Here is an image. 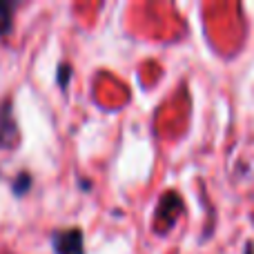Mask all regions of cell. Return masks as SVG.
I'll return each mask as SVG.
<instances>
[{"label": "cell", "mask_w": 254, "mask_h": 254, "mask_svg": "<svg viewBox=\"0 0 254 254\" xmlns=\"http://www.w3.org/2000/svg\"><path fill=\"white\" fill-rule=\"evenodd\" d=\"M54 250L56 254H85L83 232L80 230H63L54 234Z\"/></svg>", "instance_id": "cell-1"}, {"label": "cell", "mask_w": 254, "mask_h": 254, "mask_svg": "<svg viewBox=\"0 0 254 254\" xmlns=\"http://www.w3.org/2000/svg\"><path fill=\"white\" fill-rule=\"evenodd\" d=\"M246 254H254V248H252V243H248V250H246Z\"/></svg>", "instance_id": "cell-4"}, {"label": "cell", "mask_w": 254, "mask_h": 254, "mask_svg": "<svg viewBox=\"0 0 254 254\" xmlns=\"http://www.w3.org/2000/svg\"><path fill=\"white\" fill-rule=\"evenodd\" d=\"M11 29V4L0 0V38L9 34Z\"/></svg>", "instance_id": "cell-2"}, {"label": "cell", "mask_w": 254, "mask_h": 254, "mask_svg": "<svg viewBox=\"0 0 254 254\" xmlns=\"http://www.w3.org/2000/svg\"><path fill=\"white\" fill-rule=\"evenodd\" d=\"M67 78H69V67L63 65V67H61V74H58V80H61V87H65V85H67Z\"/></svg>", "instance_id": "cell-3"}]
</instances>
